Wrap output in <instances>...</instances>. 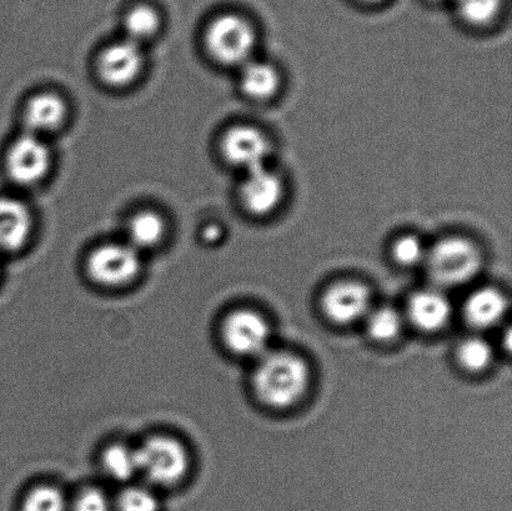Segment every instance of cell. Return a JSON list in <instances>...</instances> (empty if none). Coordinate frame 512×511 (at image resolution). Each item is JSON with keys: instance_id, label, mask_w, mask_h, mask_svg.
Segmentation results:
<instances>
[{"instance_id": "obj_1", "label": "cell", "mask_w": 512, "mask_h": 511, "mask_svg": "<svg viewBox=\"0 0 512 511\" xmlns=\"http://www.w3.org/2000/svg\"><path fill=\"white\" fill-rule=\"evenodd\" d=\"M256 395L270 408L293 407L308 392L310 369L303 359L290 353H266L255 369Z\"/></svg>"}, {"instance_id": "obj_2", "label": "cell", "mask_w": 512, "mask_h": 511, "mask_svg": "<svg viewBox=\"0 0 512 511\" xmlns=\"http://www.w3.org/2000/svg\"><path fill=\"white\" fill-rule=\"evenodd\" d=\"M431 279L445 287L470 282L479 273L483 258L478 247L464 238H446L428 250L425 259Z\"/></svg>"}, {"instance_id": "obj_3", "label": "cell", "mask_w": 512, "mask_h": 511, "mask_svg": "<svg viewBox=\"0 0 512 511\" xmlns=\"http://www.w3.org/2000/svg\"><path fill=\"white\" fill-rule=\"evenodd\" d=\"M139 474L157 487H173L189 472L187 448L177 439L153 437L137 449Z\"/></svg>"}, {"instance_id": "obj_4", "label": "cell", "mask_w": 512, "mask_h": 511, "mask_svg": "<svg viewBox=\"0 0 512 511\" xmlns=\"http://www.w3.org/2000/svg\"><path fill=\"white\" fill-rule=\"evenodd\" d=\"M256 37L252 24L235 14L214 20L205 35L210 55L225 65L247 64L254 52Z\"/></svg>"}, {"instance_id": "obj_5", "label": "cell", "mask_w": 512, "mask_h": 511, "mask_svg": "<svg viewBox=\"0 0 512 511\" xmlns=\"http://www.w3.org/2000/svg\"><path fill=\"white\" fill-rule=\"evenodd\" d=\"M142 269L139 250L130 244H105L87 262L89 277L104 287H120L138 277Z\"/></svg>"}, {"instance_id": "obj_6", "label": "cell", "mask_w": 512, "mask_h": 511, "mask_svg": "<svg viewBox=\"0 0 512 511\" xmlns=\"http://www.w3.org/2000/svg\"><path fill=\"white\" fill-rule=\"evenodd\" d=\"M225 345L242 357H263L268 353L271 330L268 322L252 310L229 314L223 323Z\"/></svg>"}, {"instance_id": "obj_7", "label": "cell", "mask_w": 512, "mask_h": 511, "mask_svg": "<svg viewBox=\"0 0 512 511\" xmlns=\"http://www.w3.org/2000/svg\"><path fill=\"white\" fill-rule=\"evenodd\" d=\"M52 164L48 145L37 135L27 134L12 145L7 155L9 177L20 185H34L45 178Z\"/></svg>"}, {"instance_id": "obj_8", "label": "cell", "mask_w": 512, "mask_h": 511, "mask_svg": "<svg viewBox=\"0 0 512 511\" xmlns=\"http://www.w3.org/2000/svg\"><path fill=\"white\" fill-rule=\"evenodd\" d=\"M222 152L229 163L250 172L266 167L271 145L269 139L259 129L250 125H238L224 134Z\"/></svg>"}, {"instance_id": "obj_9", "label": "cell", "mask_w": 512, "mask_h": 511, "mask_svg": "<svg viewBox=\"0 0 512 511\" xmlns=\"http://www.w3.org/2000/svg\"><path fill=\"white\" fill-rule=\"evenodd\" d=\"M144 57L139 44L125 40L110 45L98 59V73L105 84L122 88L132 84L142 73Z\"/></svg>"}, {"instance_id": "obj_10", "label": "cell", "mask_w": 512, "mask_h": 511, "mask_svg": "<svg viewBox=\"0 0 512 511\" xmlns=\"http://www.w3.org/2000/svg\"><path fill=\"white\" fill-rule=\"evenodd\" d=\"M284 187L278 174L268 167L247 172L240 197L245 209L254 215H268L279 207L283 200Z\"/></svg>"}, {"instance_id": "obj_11", "label": "cell", "mask_w": 512, "mask_h": 511, "mask_svg": "<svg viewBox=\"0 0 512 511\" xmlns=\"http://www.w3.org/2000/svg\"><path fill=\"white\" fill-rule=\"evenodd\" d=\"M324 313L338 324H351L366 318L370 312V293L364 285L339 283L325 293Z\"/></svg>"}, {"instance_id": "obj_12", "label": "cell", "mask_w": 512, "mask_h": 511, "mask_svg": "<svg viewBox=\"0 0 512 511\" xmlns=\"http://www.w3.org/2000/svg\"><path fill=\"white\" fill-rule=\"evenodd\" d=\"M32 230L33 218L27 205L17 199L0 197V250L22 249Z\"/></svg>"}, {"instance_id": "obj_13", "label": "cell", "mask_w": 512, "mask_h": 511, "mask_svg": "<svg viewBox=\"0 0 512 511\" xmlns=\"http://www.w3.org/2000/svg\"><path fill=\"white\" fill-rule=\"evenodd\" d=\"M451 312L448 298L436 290H423L409 300L410 322L423 332L433 333L444 329L450 322Z\"/></svg>"}, {"instance_id": "obj_14", "label": "cell", "mask_w": 512, "mask_h": 511, "mask_svg": "<svg viewBox=\"0 0 512 511\" xmlns=\"http://www.w3.org/2000/svg\"><path fill=\"white\" fill-rule=\"evenodd\" d=\"M67 105L57 94L43 93L29 100L24 112V123L29 134L37 135L54 132L62 127L67 118Z\"/></svg>"}, {"instance_id": "obj_15", "label": "cell", "mask_w": 512, "mask_h": 511, "mask_svg": "<svg viewBox=\"0 0 512 511\" xmlns=\"http://www.w3.org/2000/svg\"><path fill=\"white\" fill-rule=\"evenodd\" d=\"M508 299L494 288H483L471 294L465 304L466 319L476 328L494 327L508 312Z\"/></svg>"}, {"instance_id": "obj_16", "label": "cell", "mask_w": 512, "mask_h": 511, "mask_svg": "<svg viewBox=\"0 0 512 511\" xmlns=\"http://www.w3.org/2000/svg\"><path fill=\"white\" fill-rule=\"evenodd\" d=\"M242 89L249 98L265 100L273 97L280 87L278 70L269 63L248 62L242 73Z\"/></svg>"}, {"instance_id": "obj_17", "label": "cell", "mask_w": 512, "mask_h": 511, "mask_svg": "<svg viewBox=\"0 0 512 511\" xmlns=\"http://www.w3.org/2000/svg\"><path fill=\"white\" fill-rule=\"evenodd\" d=\"M128 234L129 244L137 250L157 247L165 235L164 219L150 210L135 214L130 219Z\"/></svg>"}, {"instance_id": "obj_18", "label": "cell", "mask_w": 512, "mask_h": 511, "mask_svg": "<svg viewBox=\"0 0 512 511\" xmlns=\"http://www.w3.org/2000/svg\"><path fill=\"white\" fill-rule=\"evenodd\" d=\"M102 467L105 474L115 482H128L139 474L137 449L124 444L110 445L103 453Z\"/></svg>"}, {"instance_id": "obj_19", "label": "cell", "mask_w": 512, "mask_h": 511, "mask_svg": "<svg viewBox=\"0 0 512 511\" xmlns=\"http://www.w3.org/2000/svg\"><path fill=\"white\" fill-rule=\"evenodd\" d=\"M403 319L394 308L383 307L371 310L366 315V329L376 342H390L401 332Z\"/></svg>"}, {"instance_id": "obj_20", "label": "cell", "mask_w": 512, "mask_h": 511, "mask_svg": "<svg viewBox=\"0 0 512 511\" xmlns=\"http://www.w3.org/2000/svg\"><path fill=\"white\" fill-rule=\"evenodd\" d=\"M125 32L129 40L139 44L143 40L153 38L160 27L159 14L147 5L130 10L124 20Z\"/></svg>"}, {"instance_id": "obj_21", "label": "cell", "mask_w": 512, "mask_h": 511, "mask_svg": "<svg viewBox=\"0 0 512 511\" xmlns=\"http://www.w3.org/2000/svg\"><path fill=\"white\" fill-rule=\"evenodd\" d=\"M20 511H69V502L62 490L40 485L25 494Z\"/></svg>"}, {"instance_id": "obj_22", "label": "cell", "mask_w": 512, "mask_h": 511, "mask_svg": "<svg viewBox=\"0 0 512 511\" xmlns=\"http://www.w3.org/2000/svg\"><path fill=\"white\" fill-rule=\"evenodd\" d=\"M456 10L464 22L484 27L498 17L501 0H455Z\"/></svg>"}, {"instance_id": "obj_23", "label": "cell", "mask_w": 512, "mask_h": 511, "mask_svg": "<svg viewBox=\"0 0 512 511\" xmlns=\"http://www.w3.org/2000/svg\"><path fill=\"white\" fill-rule=\"evenodd\" d=\"M114 511H160V502L152 489L133 485L113 500Z\"/></svg>"}, {"instance_id": "obj_24", "label": "cell", "mask_w": 512, "mask_h": 511, "mask_svg": "<svg viewBox=\"0 0 512 511\" xmlns=\"http://www.w3.org/2000/svg\"><path fill=\"white\" fill-rule=\"evenodd\" d=\"M458 359L469 372H481L489 367L493 360V349L481 338H469L460 344Z\"/></svg>"}, {"instance_id": "obj_25", "label": "cell", "mask_w": 512, "mask_h": 511, "mask_svg": "<svg viewBox=\"0 0 512 511\" xmlns=\"http://www.w3.org/2000/svg\"><path fill=\"white\" fill-rule=\"evenodd\" d=\"M393 255L399 264L405 265V267H414V265L425 262L428 249L415 235H404L396 240Z\"/></svg>"}, {"instance_id": "obj_26", "label": "cell", "mask_w": 512, "mask_h": 511, "mask_svg": "<svg viewBox=\"0 0 512 511\" xmlns=\"http://www.w3.org/2000/svg\"><path fill=\"white\" fill-rule=\"evenodd\" d=\"M69 511H114V503L103 490L89 488L69 503Z\"/></svg>"}, {"instance_id": "obj_27", "label": "cell", "mask_w": 512, "mask_h": 511, "mask_svg": "<svg viewBox=\"0 0 512 511\" xmlns=\"http://www.w3.org/2000/svg\"><path fill=\"white\" fill-rule=\"evenodd\" d=\"M220 233H222V230L219 227H209L204 230V238L213 242V240L220 237Z\"/></svg>"}, {"instance_id": "obj_28", "label": "cell", "mask_w": 512, "mask_h": 511, "mask_svg": "<svg viewBox=\"0 0 512 511\" xmlns=\"http://www.w3.org/2000/svg\"><path fill=\"white\" fill-rule=\"evenodd\" d=\"M360 2L368 3V4H375L383 2V0H360Z\"/></svg>"}, {"instance_id": "obj_29", "label": "cell", "mask_w": 512, "mask_h": 511, "mask_svg": "<svg viewBox=\"0 0 512 511\" xmlns=\"http://www.w3.org/2000/svg\"><path fill=\"white\" fill-rule=\"evenodd\" d=\"M433 2H441V0H433Z\"/></svg>"}]
</instances>
